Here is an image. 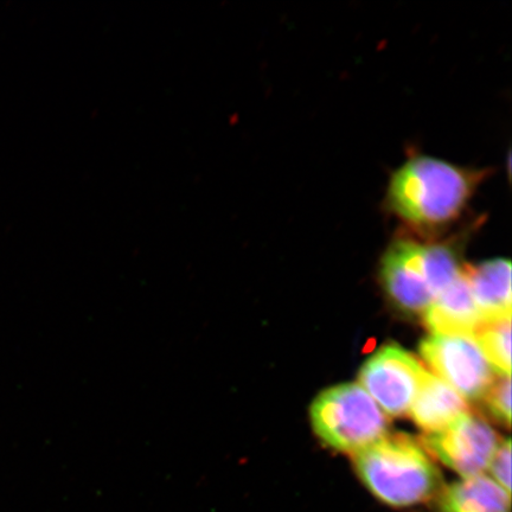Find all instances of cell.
Returning a JSON list of instances; mask_svg holds the SVG:
<instances>
[{
	"label": "cell",
	"mask_w": 512,
	"mask_h": 512,
	"mask_svg": "<svg viewBox=\"0 0 512 512\" xmlns=\"http://www.w3.org/2000/svg\"><path fill=\"white\" fill-rule=\"evenodd\" d=\"M490 175L489 169L466 168L409 151L389 176L382 209L415 235L444 234L465 219L473 197Z\"/></svg>",
	"instance_id": "cell-1"
},
{
	"label": "cell",
	"mask_w": 512,
	"mask_h": 512,
	"mask_svg": "<svg viewBox=\"0 0 512 512\" xmlns=\"http://www.w3.org/2000/svg\"><path fill=\"white\" fill-rule=\"evenodd\" d=\"M352 460L370 494L390 508L418 507L444 488L437 465L411 435H386Z\"/></svg>",
	"instance_id": "cell-2"
},
{
	"label": "cell",
	"mask_w": 512,
	"mask_h": 512,
	"mask_svg": "<svg viewBox=\"0 0 512 512\" xmlns=\"http://www.w3.org/2000/svg\"><path fill=\"white\" fill-rule=\"evenodd\" d=\"M311 421L324 444L352 456L386 437L389 427L387 415L356 383L320 394L311 407Z\"/></svg>",
	"instance_id": "cell-3"
},
{
	"label": "cell",
	"mask_w": 512,
	"mask_h": 512,
	"mask_svg": "<svg viewBox=\"0 0 512 512\" xmlns=\"http://www.w3.org/2000/svg\"><path fill=\"white\" fill-rule=\"evenodd\" d=\"M425 371L411 352L387 344L363 364L360 383L384 414L403 416L411 411Z\"/></svg>",
	"instance_id": "cell-4"
},
{
	"label": "cell",
	"mask_w": 512,
	"mask_h": 512,
	"mask_svg": "<svg viewBox=\"0 0 512 512\" xmlns=\"http://www.w3.org/2000/svg\"><path fill=\"white\" fill-rule=\"evenodd\" d=\"M420 355L452 389L467 400L483 398L496 371L467 337L433 335L420 343Z\"/></svg>",
	"instance_id": "cell-5"
},
{
	"label": "cell",
	"mask_w": 512,
	"mask_h": 512,
	"mask_svg": "<svg viewBox=\"0 0 512 512\" xmlns=\"http://www.w3.org/2000/svg\"><path fill=\"white\" fill-rule=\"evenodd\" d=\"M421 440L426 450L463 478L483 475L499 445L494 428L470 412L444 430L425 433Z\"/></svg>",
	"instance_id": "cell-6"
},
{
	"label": "cell",
	"mask_w": 512,
	"mask_h": 512,
	"mask_svg": "<svg viewBox=\"0 0 512 512\" xmlns=\"http://www.w3.org/2000/svg\"><path fill=\"white\" fill-rule=\"evenodd\" d=\"M380 280L392 303L409 315H425L434 302L424 242L413 236L401 234L390 243L380 261Z\"/></svg>",
	"instance_id": "cell-7"
},
{
	"label": "cell",
	"mask_w": 512,
	"mask_h": 512,
	"mask_svg": "<svg viewBox=\"0 0 512 512\" xmlns=\"http://www.w3.org/2000/svg\"><path fill=\"white\" fill-rule=\"evenodd\" d=\"M424 320L434 335L472 339L482 317L467 283L465 266L462 275L434 300L425 312Z\"/></svg>",
	"instance_id": "cell-8"
},
{
	"label": "cell",
	"mask_w": 512,
	"mask_h": 512,
	"mask_svg": "<svg viewBox=\"0 0 512 512\" xmlns=\"http://www.w3.org/2000/svg\"><path fill=\"white\" fill-rule=\"evenodd\" d=\"M465 277L482 320L511 317V264L497 258L465 265Z\"/></svg>",
	"instance_id": "cell-9"
},
{
	"label": "cell",
	"mask_w": 512,
	"mask_h": 512,
	"mask_svg": "<svg viewBox=\"0 0 512 512\" xmlns=\"http://www.w3.org/2000/svg\"><path fill=\"white\" fill-rule=\"evenodd\" d=\"M409 412L421 430L433 433L444 430L470 411L463 396L426 370Z\"/></svg>",
	"instance_id": "cell-10"
},
{
	"label": "cell",
	"mask_w": 512,
	"mask_h": 512,
	"mask_svg": "<svg viewBox=\"0 0 512 512\" xmlns=\"http://www.w3.org/2000/svg\"><path fill=\"white\" fill-rule=\"evenodd\" d=\"M440 512H510L508 491L494 479L479 475L444 486L438 496Z\"/></svg>",
	"instance_id": "cell-11"
},
{
	"label": "cell",
	"mask_w": 512,
	"mask_h": 512,
	"mask_svg": "<svg viewBox=\"0 0 512 512\" xmlns=\"http://www.w3.org/2000/svg\"><path fill=\"white\" fill-rule=\"evenodd\" d=\"M472 339L497 374L511 371V317L482 320Z\"/></svg>",
	"instance_id": "cell-12"
},
{
	"label": "cell",
	"mask_w": 512,
	"mask_h": 512,
	"mask_svg": "<svg viewBox=\"0 0 512 512\" xmlns=\"http://www.w3.org/2000/svg\"><path fill=\"white\" fill-rule=\"evenodd\" d=\"M484 403L494 418L505 427L511 425V380L510 375L497 374L486 390Z\"/></svg>",
	"instance_id": "cell-13"
},
{
	"label": "cell",
	"mask_w": 512,
	"mask_h": 512,
	"mask_svg": "<svg viewBox=\"0 0 512 512\" xmlns=\"http://www.w3.org/2000/svg\"><path fill=\"white\" fill-rule=\"evenodd\" d=\"M511 441L505 439L501 444L498 445L497 451L494 457L491 459L489 469L491 472L492 479L502 486L505 491L511 494Z\"/></svg>",
	"instance_id": "cell-14"
}]
</instances>
